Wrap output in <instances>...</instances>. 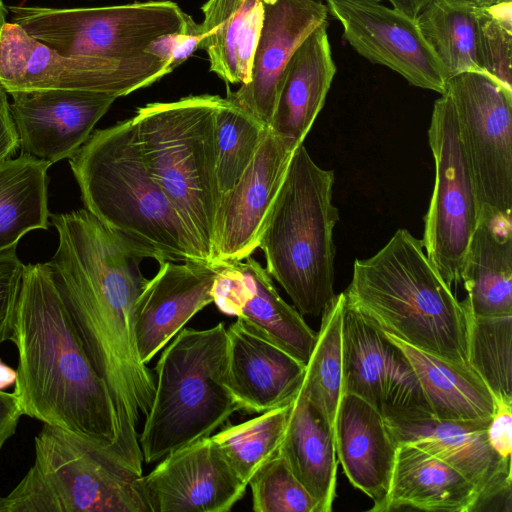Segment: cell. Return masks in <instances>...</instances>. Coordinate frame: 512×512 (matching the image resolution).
I'll return each mask as SVG.
<instances>
[{
  "mask_svg": "<svg viewBox=\"0 0 512 512\" xmlns=\"http://www.w3.org/2000/svg\"><path fill=\"white\" fill-rule=\"evenodd\" d=\"M58 247L48 261L82 346L111 395L124 462L142 473L137 426L148 414L155 378L139 356L135 304L147 255L87 209L52 214Z\"/></svg>",
  "mask_w": 512,
  "mask_h": 512,
  "instance_id": "obj_1",
  "label": "cell"
},
{
  "mask_svg": "<svg viewBox=\"0 0 512 512\" xmlns=\"http://www.w3.org/2000/svg\"><path fill=\"white\" fill-rule=\"evenodd\" d=\"M10 341L18 351L13 393L23 414L106 448L125 463L111 395L48 262L24 266Z\"/></svg>",
  "mask_w": 512,
  "mask_h": 512,
  "instance_id": "obj_2",
  "label": "cell"
},
{
  "mask_svg": "<svg viewBox=\"0 0 512 512\" xmlns=\"http://www.w3.org/2000/svg\"><path fill=\"white\" fill-rule=\"evenodd\" d=\"M347 301L384 333L441 359L469 365L466 314L429 261L423 241L399 229L354 263Z\"/></svg>",
  "mask_w": 512,
  "mask_h": 512,
  "instance_id": "obj_3",
  "label": "cell"
},
{
  "mask_svg": "<svg viewBox=\"0 0 512 512\" xmlns=\"http://www.w3.org/2000/svg\"><path fill=\"white\" fill-rule=\"evenodd\" d=\"M69 164L85 209L148 258L204 263L146 167L133 117L94 131Z\"/></svg>",
  "mask_w": 512,
  "mask_h": 512,
  "instance_id": "obj_4",
  "label": "cell"
},
{
  "mask_svg": "<svg viewBox=\"0 0 512 512\" xmlns=\"http://www.w3.org/2000/svg\"><path fill=\"white\" fill-rule=\"evenodd\" d=\"M334 172L319 167L303 144L293 152L258 248L266 271L302 315L320 316L336 294L332 204Z\"/></svg>",
  "mask_w": 512,
  "mask_h": 512,
  "instance_id": "obj_5",
  "label": "cell"
},
{
  "mask_svg": "<svg viewBox=\"0 0 512 512\" xmlns=\"http://www.w3.org/2000/svg\"><path fill=\"white\" fill-rule=\"evenodd\" d=\"M221 97L202 94L149 103L133 117L146 167L187 228L197 254L213 265L220 201L215 113Z\"/></svg>",
  "mask_w": 512,
  "mask_h": 512,
  "instance_id": "obj_6",
  "label": "cell"
},
{
  "mask_svg": "<svg viewBox=\"0 0 512 512\" xmlns=\"http://www.w3.org/2000/svg\"><path fill=\"white\" fill-rule=\"evenodd\" d=\"M155 395L139 445L146 463L210 436L240 410L227 386V332L224 323L181 329L155 367Z\"/></svg>",
  "mask_w": 512,
  "mask_h": 512,
  "instance_id": "obj_7",
  "label": "cell"
},
{
  "mask_svg": "<svg viewBox=\"0 0 512 512\" xmlns=\"http://www.w3.org/2000/svg\"><path fill=\"white\" fill-rule=\"evenodd\" d=\"M34 463L4 497V512H149L141 477L111 451L43 423Z\"/></svg>",
  "mask_w": 512,
  "mask_h": 512,
  "instance_id": "obj_8",
  "label": "cell"
},
{
  "mask_svg": "<svg viewBox=\"0 0 512 512\" xmlns=\"http://www.w3.org/2000/svg\"><path fill=\"white\" fill-rule=\"evenodd\" d=\"M12 23L65 56L114 63L150 85L173 69L146 52L158 37L186 28L190 15L169 0L90 8L8 6Z\"/></svg>",
  "mask_w": 512,
  "mask_h": 512,
  "instance_id": "obj_9",
  "label": "cell"
},
{
  "mask_svg": "<svg viewBox=\"0 0 512 512\" xmlns=\"http://www.w3.org/2000/svg\"><path fill=\"white\" fill-rule=\"evenodd\" d=\"M474 179L479 220L512 231V90L482 71L446 81Z\"/></svg>",
  "mask_w": 512,
  "mask_h": 512,
  "instance_id": "obj_10",
  "label": "cell"
},
{
  "mask_svg": "<svg viewBox=\"0 0 512 512\" xmlns=\"http://www.w3.org/2000/svg\"><path fill=\"white\" fill-rule=\"evenodd\" d=\"M428 140L435 161V185L422 241L429 261L451 287L460 281L462 259L479 222V207L456 109L446 92L434 103Z\"/></svg>",
  "mask_w": 512,
  "mask_h": 512,
  "instance_id": "obj_11",
  "label": "cell"
},
{
  "mask_svg": "<svg viewBox=\"0 0 512 512\" xmlns=\"http://www.w3.org/2000/svg\"><path fill=\"white\" fill-rule=\"evenodd\" d=\"M342 357L343 394L360 397L387 422L433 416L404 352L352 306L346 296Z\"/></svg>",
  "mask_w": 512,
  "mask_h": 512,
  "instance_id": "obj_12",
  "label": "cell"
},
{
  "mask_svg": "<svg viewBox=\"0 0 512 512\" xmlns=\"http://www.w3.org/2000/svg\"><path fill=\"white\" fill-rule=\"evenodd\" d=\"M344 39L367 60L386 66L411 85L443 94L446 75L416 19L379 2L324 0Z\"/></svg>",
  "mask_w": 512,
  "mask_h": 512,
  "instance_id": "obj_13",
  "label": "cell"
},
{
  "mask_svg": "<svg viewBox=\"0 0 512 512\" xmlns=\"http://www.w3.org/2000/svg\"><path fill=\"white\" fill-rule=\"evenodd\" d=\"M0 85L9 94L31 90H85L116 98L150 86L108 61L65 56L7 22L0 35Z\"/></svg>",
  "mask_w": 512,
  "mask_h": 512,
  "instance_id": "obj_14",
  "label": "cell"
},
{
  "mask_svg": "<svg viewBox=\"0 0 512 512\" xmlns=\"http://www.w3.org/2000/svg\"><path fill=\"white\" fill-rule=\"evenodd\" d=\"M141 485L149 512H228L248 486L212 436L170 452Z\"/></svg>",
  "mask_w": 512,
  "mask_h": 512,
  "instance_id": "obj_15",
  "label": "cell"
},
{
  "mask_svg": "<svg viewBox=\"0 0 512 512\" xmlns=\"http://www.w3.org/2000/svg\"><path fill=\"white\" fill-rule=\"evenodd\" d=\"M21 154L51 164L71 159L117 99L85 90H31L9 93Z\"/></svg>",
  "mask_w": 512,
  "mask_h": 512,
  "instance_id": "obj_16",
  "label": "cell"
},
{
  "mask_svg": "<svg viewBox=\"0 0 512 512\" xmlns=\"http://www.w3.org/2000/svg\"><path fill=\"white\" fill-rule=\"evenodd\" d=\"M292 155L293 151L268 129L239 181L220 197L213 265L242 261L258 248Z\"/></svg>",
  "mask_w": 512,
  "mask_h": 512,
  "instance_id": "obj_17",
  "label": "cell"
},
{
  "mask_svg": "<svg viewBox=\"0 0 512 512\" xmlns=\"http://www.w3.org/2000/svg\"><path fill=\"white\" fill-rule=\"evenodd\" d=\"M212 295L220 312L236 316L300 362H308L317 333L282 299L271 276L254 258L219 266Z\"/></svg>",
  "mask_w": 512,
  "mask_h": 512,
  "instance_id": "obj_18",
  "label": "cell"
},
{
  "mask_svg": "<svg viewBox=\"0 0 512 512\" xmlns=\"http://www.w3.org/2000/svg\"><path fill=\"white\" fill-rule=\"evenodd\" d=\"M386 422L398 444H411L445 462L478 492L476 511L493 500L511 498V458L500 457L491 447L489 421L440 420L433 416Z\"/></svg>",
  "mask_w": 512,
  "mask_h": 512,
  "instance_id": "obj_19",
  "label": "cell"
},
{
  "mask_svg": "<svg viewBox=\"0 0 512 512\" xmlns=\"http://www.w3.org/2000/svg\"><path fill=\"white\" fill-rule=\"evenodd\" d=\"M264 18L254 52L250 81L226 98L269 126L287 62L318 25L328 20L319 0H262Z\"/></svg>",
  "mask_w": 512,
  "mask_h": 512,
  "instance_id": "obj_20",
  "label": "cell"
},
{
  "mask_svg": "<svg viewBox=\"0 0 512 512\" xmlns=\"http://www.w3.org/2000/svg\"><path fill=\"white\" fill-rule=\"evenodd\" d=\"M135 304V333L141 361L152 358L204 307L213 303L219 266L161 261Z\"/></svg>",
  "mask_w": 512,
  "mask_h": 512,
  "instance_id": "obj_21",
  "label": "cell"
},
{
  "mask_svg": "<svg viewBox=\"0 0 512 512\" xmlns=\"http://www.w3.org/2000/svg\"><path fill=\"white\" fill-rule=\"evenodd\" d=\"M226 332L227 386L240 410L261 413L292 402L306 364L239 319Z\"/></svg>",
  "mask_w": 512,
  "mask_h": 512,
  "instance_id": "obj_22",
  "label": "cell"
},
{
  "mask_svg": "<svg viewBox=\"0 0 512 512\" xmlns=\"http://www.w3.org/2000/svg\"><path fill=\"white\" fill-rule=\"evenodd\" d=\"M334 433L344 473L373 500L369 511L380 512L388 496L397 451L384 418L360 397L344 393Z\"/></svg>",
  "mask_w": 512,
  "mask_h": 512,
  "instance_id": "obj_23",
  "label": "cell"
},
{
  "mask_svg": "<svg viewBox=\"0 0 512 512\" xmlns=\"http://www.w3.org/2000/svg\"><path fill=\"white\" fill-rule=\"evenodd\" d=\"M327 28L328 20L313 29L290 57L280 80L268 129L293 152L303 144L336 74Z\"/></svg>",
  "mask_w": 512,
  "mask_h": 512,
  "instance_id": "obj_24",
  "label": "cell"
},
{
  "mask_svg": "<svg viewBox=\"0 0 512 512\" xmlns=\"http://www.w3.org/2000/svg\"><path fill=\"white\" fill-rule=\"evenodd\" d=\"M474 485L457 470L411 444H398L386 502L380 512L399 510L473 512Z\"/></svg>",
  "mask_w": 512,
  "mask_h": 512,
  "instance_id": "obj_25",
  "label": "cell"
},
{
  "mask_svg": "<svg viewBox=\"0 0 512 512\" xmlns=\"http://www.w3.org/2000/svg\"><path fill=\"white\" fill-rule=\"evenodd\" d=\"M279 454L314 498L318 511L330 512L336 497L338 468L334 428L301 391L293 400Z\"/></svg>",
  "mask_w": 512,
  "mask_h": 512,
  "instance_id": "obj_26",
  "label": "cell"
},
{
  "mask_svg": "<svg viewBox=\"0 0 512 512\" xmlns=\"http://www.w3.org/2000/svg\"><path fill=\"white\" fill-rule=\"evenodd\" d=\"M201 10L209 69L228 84H247L262 28V0H208Z\"/></svg>",
  "mask_w": 512,
  "mask_h": 512,
  "instance_id": "obj_27",
  "label": "cell"
},
{
  "mask_svg": "<svg viewBox=\"0 0 512 512\" xmlns=\"http://www.w3.org/2000/svg\"><path fill=\"white\" fill-rule=\"evenodd\" d=\"M386 335L411 363L433 417L440 420H491L496 400L470 365L441 359Z\"/></svg>",
  "mask_w": 512,
  "mask_h": 512,
  "instance_id": "obj_28",
  "label": "cell"
},
{
  "mask_svg": "<svg viewBox=\"0 0 512 512\" xmlns=\"http://www.w3.org/2000/svg\"><path fill=\"white\" fill-rule=\"evenodd\" d=\"M462 302L474 316L512 315V231L479 220L462 259Z\"/></svg>",
  "mask_w": 512,
  "mask_h": 512,
  "instance_id": "obj_29",
  "label": "cell"
},
{
  "mask_svg": "<svg viewBox=\"0 0 512 512\" xmlns=\"http://www.w3.org/2000/svg\"><path fill=\"white\" fill-rule=\"evenodd\" d=\"M52 164L21 154L0 164V252L49 226L48 170Z\"/></svg>",
  "mask_w": 512,
  "mask_h": 512,
  "instance_id": "obj_30",
  "label": "cell"
},
{
  "mask_svg": "<svg viewBox=\"0 0 512 512\" xmlns=\"http://www.w3.org/2000/svg\"><path fill=\"white\" fill-rule=\"evenodd\" d=\"M476 11L477 5L468 0H432L416 18L447 79L480 71L476 62Z\"/></svg>",
  "mask_w": 512,
  "mask_h": 512,
  "instance_id": "obj_31",
  "label": "cell"
},
{
  "mask_svg": "<svg viewBox=\"0 0 512 512\" xmlns=\"http://www.w3.org/2000/svg\"><path fill=\"white\" fill-rule=\"evenodd\" d=\"M344 292L321 315L317 339L306 363L300 391L328 418L334 428L343 395L342 315Z\"/></svg>",
  "mask_w": 512,
  "mask_h": 512,
  "instance_id": "obj_32",
  "label": "cell"
},
{
  "mask_svg": "<svg viewBox=\"0 0 512 512\" xmlns=\"http://www.w3.org/2000/svg\"><path fill=\"white\" fill-rule=\"evenodd\" d=\"M292 402L230 425L212 436L238 476L248 485L253 474L279 453Z\"/></svg>",
  "mask_w": 512,
  "mask_h": 512,
  "instance_id": "obj_33",
  "label": "cell"
},
{
  "mask_svg": "<svg viewBox=\"0 0 512 512\" xmlns=\"http://www.w3.org/2000/svg\"><path fill=\"white\" fill-rule=\"evenodd\" d=\"M464 310L469 365L496 401L512 402V315L480 317Z\"/></svg>",
  "mask_w": 512,
  "mask_h": 512,
  "instance_id": "obj_34",
  "label": "cell"
},
{
  "mask_svg": "<svg viewBox=\"0 0 512 512\" xmlns=\"http://www.w3.org/2000/svg\"><path fill=\"white\" fill-rule=\"evenodd\" d=\"M268 127L229 99L215 113L216 177L220 197L239 181Z\"/></svg>",
  "mask_w": 512,
  "mask_h": 512,
  "instance_id": "obj_35",
  "label": "cell"
},
{
  "mask_svg": "<svg viewBox=\"0 0 512 512\" xmlns=\"http://www.w3.org/2000/svg\"><path fill=\"white\" fill-rule=\"evenodd\" d=\"M512 1L477 6L476 62L480 71L512 90Z\"/></svg>",
  "mask_w": 512,
  "mask_h": 512,
  "instance_id": "obj_36",
  "label": "cell"
},
{
  "mask_svg": "<svg viewBox=\"0 0 512 512\" xmlns=\"http://www.w3.org/2000/svg\"><path fill=\"white\" fill-rule=\"evenodd\" d=\"M248 485L255 512H319L314 498L279 453L253 474Z\"/></svg>",
  "mask_w": 512,
  "mask_h": 512,
  "instance_id": "obj_37",
  "label": "cell"
},
{
  "mask_svg": "<svg viewBox=\"0 0 512 512\" xmlns=\"http://www.w3.org/2000/svg\"><path fill=\"white\" fill-rule=\"evenodd\" d=\"M24 266L16 248L0 252V346L12 336Z\"/></svg>",
  "mask_w": 512,
  "mask_h": 512,
  "instance_id": "obj_38",
  "label": "cell"
},
{
  "mask_svg": "<svg viewBox=\"0 0 512 512\" xmlns=\"http://www.w3.org/2000/svg\"><path fill=\"white\" fill-rule=\"evenodd\" d=\"M202 37L201 25L189 16L184 30L158 37L146 52L168 62L174 70L200 48Z\"/></svg>",
  "mask_w": 512,
  "mask_h": 512,
  "instance_id": "obj_39",
  "label": "cell"
},
{
  "mask_svg": "<svg viewBox=\"0 0 512 512\" xmlns=\"http://www.w3.org/2000/svg\"><path fill=\"white\" fill-rule=\"evenodd\" d=\"M488 441L502 458H511L512 452V402L496 401V409L488 429Z\"/></svg>",
  "mask_w": 512,
  "mask_h": 512,
  "instance_id": "obj_40",
  "label": "cell"
},
{
  "mask_svg": "<svg viewBox=\"0 0 512 512\" xmlns=\"http://www.w3.org/2000/svg\"><path fill=\"white\" fill-rule=\"evenodd\" d=\"M7 95L0 85V164L12 158L20 146Z\"/></svg>",
  "mask_w": 512,
  "mask_h": 512,
  "instance_id": "obj_41",
  "label": "cell"
},
{
  "mask_svg": "<svg viewBox=\"0 0 512 512\" xmlns=\"http://www.w3.org/2000/svg\"><path fill=\"white\" fill-rule=\"evenodd\" d=\"M23 411L16 395L0 389V450L15 434Z\"/></svg>",
  "mask_w": 512,
  "mask_h": 512,
  "instance_id": "obj_42",
  "label": "cell"
},
{
  "mask_svg": "<svg viewBox=\"0 0 512 512\" xmlns=\"http://www.w3.org/2000/svg\"><path fill=\"white\" fill-rule=\"evenodd\" d=\"M324 2V0H319ZM372 2L388 1L392 4L393 8L405 13L409 17L416 19L422 10L432 0H366Z\"/></svg>",
  "mask_w": 512,
  "mask_h": 512,
  "instance_id": "obj_43",
  "label": "cell"
},
{
  "mask_svg": "<svg viewBox=\"0 0 512 512\" xmlns=\"http://www.w3.org/2000/svg\"><path fill=\"white\" fill-rule=\"evenodd\" d=\"M16 381V370L7 366L0 360V389L14 385Z\"/></svg>",
  "mask_w": 512,
  "mask_h": 512,
  "instance_id": "obj_44",
  "label": "cell"
},
{
  "mask_svg": "<svg viewBox=\"0 0 512 512\" xmlns=\"http://www.w3.org/2000/svg\"><path fill=\"white\" fill-rule=\"evenodd\" d=\"M7 12H8V10H7L6 6L4 5L3 1L0 0V35H1L4 25L7 23V21H6Z\"/></svg>",
  "mask_w": 512,
  "mask_h": 512,
  "instance_id": "obj_45",
  "label": "cell"
},
{
  "mask_svg": "<svg viewBox=\"0 0 512 512\" xmlns=\"http://www.w3.org/2000/svg\"><path fill=\"white\" fill-rule=\"evenodd\" d=\"M468 1L474 3L477 6H486V5H491V4H495V3H499V2H503V1H512V0H468Z\"/></svg>",
  "mask_w": 512,
  "mask_h": 512,
  "instance_id": "obj_46",
  "label": "cell"
},
{
  "mask_svg": "<svg viewBox=\"0 0 512 512\" xmlns=\"http://www.w3.org/2000/svg\"><path fill=\"white\" fill-rule=\"evenodd\" d=\"M0 512H4V497L0 496Z\"/></svg>",
  "mask_w": 512,
  "mask_h": 512,
  "instance_id": "obj_47",
  "label": "cell"
}]
</instances>
